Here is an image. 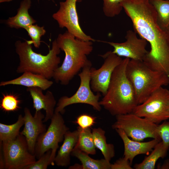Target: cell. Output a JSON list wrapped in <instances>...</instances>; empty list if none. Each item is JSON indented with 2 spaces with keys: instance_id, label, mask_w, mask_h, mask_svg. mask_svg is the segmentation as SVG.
I'll return each instance as SVG.
<instances>
[{
  "instance_id": "1",
  "label": "cell",
  "mask_w": 169,
  "mask_h": 169,
  "mask_svg": "<svg viewBox=\"0 0 169 169\" xmlns=\"http://www.w3.org/2000/svg\"><path fill=\"white\" fill-rule=\"evenodd\" d=\"M122 6L135 31L150 44V50L143 61L152 70L169 76V33L159 25L149 0H125Z\"/></svg>"
},
{
  "instance_id": "2",
  "label": "cell",
  "mask_w": 169,
  "mask_h": 169,
  "mask_svg": "<svg viewBox=\"0 0 169 169\" xmlns=\"http://www.w3.org/2000/svg\"><path fill=\"white\" fill-rule=\"evenodd\" d=\"M56 40L65 56L62 64L55 71L53 78L56 82L67 85L90 61L87 56L93 51L92 41L77 38L67 30L59 34Z\"/></svg>"
},
{
  "instance_id": "3",
  "label": "cell",
  "mask_w": 169,
  "mask_h": 169,
  "mask_svg": "<svg viewBox=\"0 0 169 169\" xmlns=\"http://www.w3.org/2000/svg\"><path fill=\"white\" fill-rule=\"evenodd\" d=\"M130 59L125 58L115 69L105 94L99 101L112 115L131 113L137 105L135 92L126 74Z\"/></svg>"
},
{
  "instance_id": "4",
  "label": "cell",
  "mask_w": 169,
  "mask_h": 169,
  "mask_svg": "<svg viewBox=\"0 0 169 169\" xmlns=\"http://www.w3.org/2000/svg\"><path fill=\"white\" fill-rule=\"evenodd\" d=\"M32 44L27 40L16 42L15 51L20 60L17 72H29L41 75L48 79L53 78L60 62V58L58 55L61 49L56 39L52 42V48L46 55L34 52Z\"/></svg>"
},
{
  "instance_id": "5",
  "label": "cell",
  "mask_w": 169,
  "mask_h": 169,
  "mask_svg": "<svg viewBox=\"0 0 169 169\" xmlns=\"http://www.w3.org/2000/svg\"><path fill=\"white\" fill-rule=\"evenodd\" d=\"M126 76L133 87L138 105L144 102L154 91L169 84V76L152 70L142 61L130 59Z\"/></svg>"
},
{
  "instance_id": "6",
  "label": "cell",
  "mask_w": 169,
  "mask_h": 169,
  "mask_svg": "<svg viewBox=\"0 0 169 169\" xmlns=\"http://www.w3.org/2000/svg\"><path fill=\"white\" fill-rule=\"evenodd\" d=\"M0 142V169H24L36 161L23 135L20 134L13 140Z\"/></svg>"
},
{
  "instance_id": "7",
  "label": "cell",
  "mask_w": 169,
  "mask_h": 169,
  "mask_svg": "<svg viewBox=\"0 0 169 169\" xmlns=\"http://www.w3.org/2000/svg\"><path fill=\"white\" fill-rule=\"evenodd\" d=\"M116 120L112 125L114 129H120L131 139L141 141L147 138H152L161 141L158 125L145 118L133 113L115 116Z\"/></svg>"
},
{
  "instance_id": "8",
  "label": "cell",
  "mask_w": 169,
  "mask_h": 169,
  "mask_svg": "<svg viewBox=\"0 0 169 169\" xmlns=\"http://www.w3.org/2000/svg\"><path fill=\"white\" fill-rule=\"evenodd\" d=\"M92 64L90 61L82 69L79 74L80 84L77 91L70 97L64 96L61 97L58 100L54 112L63 114L64 108L68 105L73 104L82 103L90 105L94 109L100 111L101 106L99 100L101 95L100 93L95 95L92 91L90 86V70Z\"/></svg>"
},
{
  "instance_id": "9",
  "label": "cell",
  "mask_w": 169,
  "mask_h": 169,
  "mask_svg": "<svg viewBox=\"0 0 169 169\" xmlns=\"http://www.w3.org/2000/svg\"><path fill=\"white\" fill-rule=\"evenodd\" d=\"M158 124L169 119V90L161 87L143 103L137 105L132 112Z\"/></svg>"
},
{
  "instance_id": "10",
  "label": "cell",
  "mask_w": 169,
  "mask_h": 169,
  "mask_svg": "<svg viewBox=\"0 0 169 169\" xmlns=\"http://www.w3.org/2000/svg\"><path fill=\"white\" fill-rule=\"evenodd\" d=\"M61 114L54 112L48 128L38 137L34 153L37 159H39L49 150H57L59 143L64 140L65 134L69 130Z\"/></svg>"
},
{
  "instance_id": "11",
  "label": "cell",
  "mask_w": 169,
  "mask_h": 169,
  "mask_svg": "<svg viewBox=\"0 0 169 169\" xmlns=\"http://www.w3.org/2000/svg\"><path fill=\"white\" fill-rule=\"evenodd\" d=\"M77 0H66L59 3V10L52 15L59 27L65 28L67 31L78 39L95 41L85 33L81 28L76 8Z\"/></svg>"
},
{
  "instance_id": "12",
  "label": "cell",
  "mask_w": 169,
  "mask_h": 169,
  "mask_svg": "<svg viewBox=\"0 0 169 169\" xmlns=\"http://www.w3.org/2000/svg\"><path fill=\"white\" fill-rule=\"evenodd\" d=\"M100 56L104 62L98 69L91 68L90 86L93 91L101 93L104 96L106 92L114 71L123 59L111 51Z\"/></svg>"
},
{
  "instance_id": "13",
  "label": "cell",
  "mask_w": 169,
  "mask_h": 169,
  "mask_svg": "<svg viewBox=\"0 0 169 169\" xmlns=\"http://www.w3.org/2000/svg\"><path fill=\"white\" fill-rule=\"evenodd\" d=\"M125 38L126 41L123 43L103 42L113 47L112 52L120 57L143 61L148 52L146 49L147 42L138 38L136 33L131 30L126 32Z\"/></svg>"
},
{
  "instance_id": "14",
  "label": "cell",
  "mask_w": 169,
  "mask_h": 169,
  "mask_svg": "<svg viewBox=\"0 0 169 169\" xmlns=\"http://www.w3.org/2000/svg\"><path fill=\"white\" fill-rule=\"evenodd\" d=\"M24 127L20 134L25 137L29 152L34 155L37 140L47 130L46 125L43 123L45 116L41 110L35 112L33 116L27 107L24 108Z\"/></svg>"
},
{
  "instance_id": "15",
  "label": "cell",
  "mask_w": 169,
  "mask_h": 169,
  "mask_svg": "<svg viewBox=\"0 0 169 169\" xmlns=\"http://www.w3.org/2000/svg\"><path fill=\"white\" fill-rule=\"evenodd\" d=\"M122 140L124 145V157L128 160L131 164L135 157L140 154L148 155L159 140L153 139L145 142L131 140L124 131L120 129L115 130Z\"/></svg>"
},
{
  "instance_id": "16",
  "label": "cell",
  "mask_w": 169,
  "mask_h": 169,
  "mask_svg": "<svg viewBox=\"0 0 169 169\" xmlns=\"http://www.w3.org/2000/svg\"><path fill=\"white\" fill-rule=\"evenodd\" d=\"M27 91L29 93L32 99L33 107L35 112L43 109L45 110L46 115L44 122L51 120L54 114L56 105V101L53 93L47 90L45 94H44L43 90L37 87L27 88Z\"/></svg>"
},
{
  "instance_id": "17",
  "label": "cell",
  "mask_w": 169,
  "mask_h": 169,
  "mask_svg": "<svg viewBox=\"0 0 169 169\" xmlns=\"http://www.w3.org/2000/svg\"><path fill=\"white\" fill-rule=\"evenodd\" d=\"M53 82L49 80L42 75L31 72H25L18 77L7 81H2L0 83V86L8 85H20L28 87H37L43 90L49 88Z\"/></svg>"
},
{
  "instance_id": "18",
  "label": "cell",
  "mask_w": 169,
  "mask_h": 169,
  "mask_svg": "<svg viewBox=\"0 0 169 169\" xmlns=\"http://www.w3.org/2000/svg\"><path fill=\"white\" fill-rule=\"evenodd\" d=\"M79 134L77 129L73 131L69 130L66 133L63 142L54 159V163L56 165L66 167L70 165V156L77 142Z\"/></svg>"
},
{
  "instance_id": "19",
  "label": "cell",
  "mask_w": 169,
  "mask_h": 169,
  "mask_svg": "<svg viewBox=\"0 0 169 169\" xmlns=\"http://www.w3.org/2000/svg\"><path fill=\"white\" fill-rule=\"evenodd\" d=\"M31 5V0L22 1L16 15L9 18L5 21L6 24L10 28L25 29L29 26L36 23V21L28 13Z\"/></svg>"
},
{
  "instance_id": "20",
  "label": "cell",
  "mask_w": 169,
  "mask_h": 169,
  "mask_svg": "<svg viewBox=\"0 0 169 169\" xmlns=\"http://www.w3.org/2000/svg\"><path fill=\"white\" fill-rule=\"evenodd\" d=\"M92 132L96 148L100 151L105 159L110 161L115 156L114 145L107 143L105 131L101 128H93Z\"/></svg>"
},
{
  "instance_id": "21",
  "label": "cell",
  "mask_w": 169,
  "mask_h": 169,
  "mask_svg": "<svg viewBox=\"0 0 169 169\" xmlns=\"http://www.w3.org/2000/svg\"><path fill=\"white\" fill-rule=\"evenodd\" d=\"M71 155L80 161L82 169H111L110 161L105 158L94 159L89 154L75 148L73 149Z\"/></svg>"
},
{
  "instance_id": "22",
  "label": "cell",
  "mask_w": 169,
  "mask_h": 169,
  "mask_svg": "<svg viewBox=\"0 0 169 169\" xmlns=\"http://www.w3.org/2000/svg\"><path fill=\"white\" fill-rule=\"evenodd\" d=\"M168 150L162 142H159L154 147L150 154L145 157L143 161L134 165L135 169H154L156 161L160 158H163L166 156Z\"/></svg>"
},
{
  "instance_id": "23",
  "label": "cell",
  "mask_w": 169,
  "mask_h": 169,
  "mask_svg": "<svg viewBox=\"0 0 169 169\" xmlns=\"http://www.w3.org/2000/svg\"><path fill=\"white\" fill-rule=\"evenodd\" d=\"M77 129L79 131V134L78 141L74 148L89 155H95L96 153V148L90 128L82 129L78 126Z\"/></svg>"
},
{
  "instance_id": "24",
  "label": "cell",
  "mask_w": 169,
  "mask_h": 169,
  "mask_svg": "<svg viewBox=\"0 0 169 169\" xmlns=\"http://www.w3.org/2000/svg\"><path fill=\"white\" fill-rule=\"evenodd\" d=\"M157 14L158 23L161 27L169 33V0H149Z\"/></svg>"
},
{
  "instance_id": "25",
  "label": "cell",
  "mask_w": 169,
  "mask_h": 169,
  "mask_svg": "<svg viewBox=\"0 0 169 169\" xmlns=\"http://www.w3.org/2000/svg\"><path fill=\"white\" fill-rule=\"evenodd\" d=\"M24 124L23 116L18 115L17 121L11 125L0 123V142L13 140L20 134V130Z\"/></svg>"
},
{
  "instance_id": "26",
  "label": "cell",
  "mask_w": 169,
  "mask_h": 169,
  "mask_svg": "<svg viewBox=\"0 0 169 169\" xmlns=\"http://www.w3.org/2000/svg\"><path fill=\"white\" fill-rule=\"evenodd\" d=\"M57 150L50 149L47 151L34 163L24 169H46L50 164L54 165Z\"/></svg>"
},
{
  "instance_id": "27",
  "label": "cell",
  "mask_w": 169,
  "mask_h": 169,
  "mask_svg": "<svg viewBox=\"0 0 169 169\" xmlns=\"http://www.w3.org/2000/svg\"><path fill=\"white\" fill-rule=\"evenodd\" d=\"M20 103L21 100L16 95L11 93L3 94L0 108L6 112L15 111L20 108Z\"/></svg>"
},
{
  "instance_id": "28",
  "label": "cell",
  "mask_w": 169,
  "mask_h": 169,
  "mask_svg": "<svg viewBox=\"0 0 169 169\" xmlns=\"http://www.w3.org/2000/svg\"><path fill=\"white\" fill-rule=\"evenodd\" d=\"M125 0H103V9L108 17H114L120 14L122 9V3Z\"/></svg>"
},
{
  "instance_id": "29",
  "label": "cell",
  "mask_w": 169,
  "mask_h": 169,
  "mask_svg": "<svg viewBox=\"0 0 169 169\" xmlns=\"http://www.w3.org/2000/svg\"><path fill=\"white\" fill-rule=\"evenodd\" d=\"M31 40L29 41L33 44L36 48H39L40 45L41 38L46 33L44 26L40 27L37 24H33L27 27L25 29Z\"/></svg>"
},
{
  "instance_id": "30",
  "label": "cell",
  "mask_w": 169,
  "mask_h": 169,
  "mask_svg": "<svg viewBox=\"0 0 169 169\" xmlns=\"http://www.w3.org/2000/svg\"><path fill=\"white\" fill-rule=\"evenodd\" d=\"M96 117L87 114H82L79 116L74 123L78 124L82 129L90 127L95 123Z\"/></svg>"
},
{
  "instance_id": "31",
  "label": "cell",
  "mask_w": 169,
  "mask_h": 169,
  "mask_svg": "<svg viewBox=\"0 0 169 169\" xmlns=\"http://www.w3.org/2000/svg\"><path fill=\"white\" fill-rule=\"evenodd\" d=\"M158 133L161 141L165 147L168 150L169 148V121L165 120L158 125Z\"/></svg>"
},
{
  "instance_id": "32",
  "label": "cell",
  "mask_w": 169,
  "mask_h": 169,
  "mask_svg": "<svg viewBox=\"0 0 169 169\" xmlns=\"http://www.w3.org/2000/svg\"><path fill=\"white\" fill-rule=\"evenodd\" d=\"M129 161L124 157L117 160L111 165V169H132Z\"/></svg>"
},
{
  "instance_id": "33",
  "label": "cell",
  "mask_w": 169,
  "mask_h": 169,
  "mask_svg": "<svg viewBox=\"0 0 169 169\" xmlns=\"http://www.w3.org/2000/svg\"><path fill=\"white\" fill-rule=\"evenodd\" d=\"M159 168L161 169H169V159L165 160L163 164Z\"/></svg>"
},
{
  "instance_id": "34",
  "label": "cell",
  "mask_w": 169,
  "mask_h": 169,
  "mask_svg": "<svg viewBox=\"0 0 169 169\" xmlns=\"http://www.w3.org/2000/svg\"><path fill=\"white\" fill-rule=\"evenodd\" d=\"M13 0H0V3H2L5 2H9L12 1Z\"/></svg>"
},
{
  "instance_id": "35",
  "label": "cell",
  "mask_w": 169,
  "mask_h": 169,
  "mask_svg": "<svg viewBox=\"0 0 169 169\" xmlns=\"http://www.w3.org/2000/svg\"><path fill=\"white\" fill-rule=\"evenodd\" d=\"M82 1V0H77L78 2H80Z\"/></svg>"
},
{
  "instance_id": "36",
  "label": "cell",
  "mask_w": 169,
  "mask_h": 169,
  "mask_svg": "<svg viewBox=\"0 0 169 169\" xmlns=\"http://www.w3.org/2000/svg\"><path fill=\"white\" fill-rule=\"evenodd\" d=\"M37 0V1H38V2H39V0Z\"/></svg>"
},
{
  "instance_id": "37",
  "label": "cell",
  "mask_w": 169,
  "mask_h": 169,
  "mask_svg": "<svg viewBox=\"0 0 169 169\" xmlns=\"http://www.w3.org/2000/svg\"></svg>"
}]
</instances>
